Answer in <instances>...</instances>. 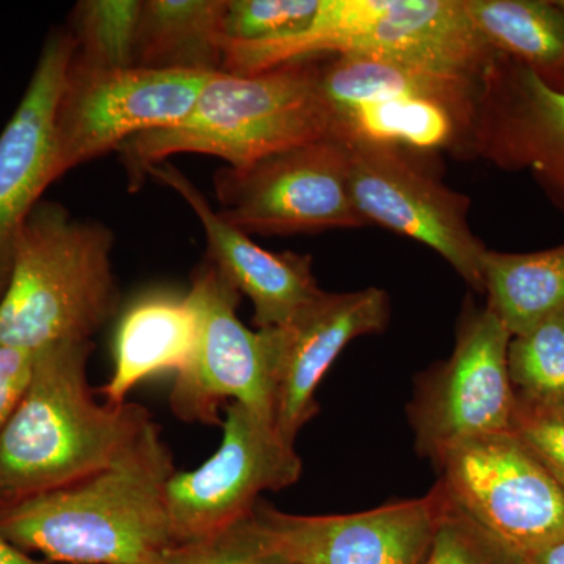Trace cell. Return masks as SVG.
Returning <instances> with one entry per match:
<instances>
[{"label":"cell","mask_w":564,"mask_h":564,"mask_svg":"<svg viewBox=\"0 0 564 564\" xmlns=\"http://www.w3.org/2000/svg\"><path fill=\"white\" fill-rule=\"evenodd\" d=\"M93 348L69 340L35 351L31 386L0 429V511L113 466L155 425L141 404L96 402Z\"/></svg>","instance_id":"6da1fadb"},{"label":"cell","mask_w":564,"mask_h":564,"mask_svg":"<svg viewBox=\"0 0 564 564\" xmlns=\"http://www.w3.org/2000/svg\"><path fill=\"white\" fill-rule=\"evenodd\" d=\"M174 473L154 425L113 466L0 511V534L55 564H148L177 545L165 503Z\"/></svg>","instance_id":"7a4b0ae2"},{"label":"cell","mask_w":564,"mask_h":564,"mask_svg":"<svg viewBox=\"0 0 564 564\" xmlns=\"http://www.w3.org/2000/svg\"><path fill=\"white\" fill-rule=\"evenodd\" d=\"M317 58L252 76L212 74L184 120L121 144L129 191L139 192L152 166L182 152L214 155L240 169L274 152L333 139L318 91Z\"/></svg>","instance_id":"3957f363"},{"label":"cell","mask_w":564,"mask_h":564,"mask_svg":"<svg viewBox=\"0 0 564 564\" xmlns=\"http://www.w3.org/2000/svg\"><path fill=\"white\" fill-rule=\"evenodd\" d=\"M113 247V231L102 223L41 199L18 237L0 302V345L36 351L91 340L120 310Z\"/></svg>","instance_id":"277c9868"},{"label":"cell","mask_w":564,"mask_h":564,"mask_svg":"<svg viewBox=\"0 0 564 564\" xmlns=\"http://www.w3.org/2000/svg\"><path fill=\"white\" fill-rule=\"evenodd\" d=\"M478 77L364 55L317 58L333 139L413 158L440 152L469 158Z\"/></svg>","instance_id":"5b68a950"},{"label":"cell","mask_w":564,"mask_h":564,"mask_svg":"<svg viewBox=\"0 0 564 564\" xmlns=\"http://www.w3.org/2000/svg\"><path fill=\"white\" fill-rule=\"evenodd\" d=\"M464 0H322L313 24L265 47L270 65L321 55L388 58L478 77L492 55Z\"/></svg>","instance_id":"8992f818"},{"label":"cell","mask_w":564,"mask_h":564,"mask_svg":"<svg viewBox=\"0 0 564 564\" xmlns=\"http://www.w3.org/2000/svg\"><path fill=\"white\" fill-rule=\"evenodd\" d=\"M511 337L488 306L467 300L451 358L419 377L408 413L415 448L434 466L458 445L513 432L516 395L508 373Z\"/></svg>","instance_id":"52a82bcc"},{"label":"cell","mask_w":564,"mask_h":564,"mask_svg":"<svg viewBox=\"0 0 564 564\" xmlns=\"http://www.w3.org/2000/svg\"><path fill=\"white\" fill-rule=\"evenodd\" d=\"M218 215L262 236L364 228L348 188V147L334 139L274 152L214 176Z\"/></svg>","instance_id":"ba28073f"},{"label":"cell","mask_w":564,"mask_h":564,"mask_svg":"<svg viewBox=\"0 0 564 564\" xmlns=\"http://www.w3.org/2000/svg\"><path fill=\"white\" fill-rule=\"evenodd\" d=\"M221 425L217 454L192 473H174L165 486L177 545L225 532L251 513L263 491H280L302 477V458L272 419L229 402Z\"/></svg>","instance_id":"9c48e42d"},{"label":"cell","mask_w":564,"mask_h":564,"mask_svg":"<svg viewBox=\"0 0 564 564\" xmlns=\"http://www.w3.org/2000/svg\"><path fill=\"white\" fill-rule=\"evenodd\" d=\"M436 467L448 500L516 554L564 536V491L513 432L458 445Z\"/></svg>","instance_id":"30bf717a"},{"label":"cell","mask_w":564,"mask_h":564,"mask_svg":"<svg viewBox=\"0 0 564 564\" xmlns=\"http://www.w3.org/2000/svg\"><path fill=\"white\" fill-rule=\"evenodd\" d=\"M198 317L191 359L170 395L181 421L221 425V404L239 402L273 417V358L265 329L251 332L237 315L242 293L209 261L192 274L187 292Z\"/></svg>","instance_id":"8fae6325"},{"label":"cell","mask_w":564,"mask_h":564,"mask_svg":"<svg viewBox=\"0 0 564 564\" xmlns=\"http://www.w3.org/2000/svg\"><path fill=\"white\" fill-rule=\"evenodd\" d=\"M220 73V70H218ZM215 73L126 68L66 70L55 110V176L95 161L139 133L177 124Z\"/></svg>","instance_id":"7c38bea8"},{"label":"cell","mask_w":564,"mask_h":564,"mask_svg":"<svg viewBox=\"0 0 564 564\" xmlns=\"http://www.w3.org/2000/svg\"><path fill=\"white\" fill-rule=\"evenodd\" d=\"M348 188L362 220L432 248L474 292L484 295L488 248L469 225L470 199L414 162L413 155L370 144L348 147Z\"/></svg>","instance_id":"4fadbf2b"},{"label":"cell","mask_w":564,"mask_h":564,"mask_svg":"<svg viewBox=\"0 0 564 564\" xmlns=\"http://www.w3.org/2000/svg\"><path fill=\"white\" fill-rule=\"evenodd\" d=\"M444 505L440 484L421 499L355 514H289L259 499L248 522L263 544L299 564H422Z\"/></svg>","instance_id":"5bb4252c"},{"label":"cell","mask_w":564,"mask_h":564,"mask_svg":"<svg viewBox=\"0 0 564 564\" xmlns=\"http://www.w3.org/2000/svg\"><path fill=\"white\" fill-rule=\"evenodd\" d=\"M469 158L529 173L564 214V93L494 51L478 77Z\"/></svg>","instance_id":"9a60e30c"},{"label":"cell","mask_w":564,"mask_h":564,"mask_svg":"<svg viewBox=\"0 0 564 564\" xmlns=\"http://www.w3.org/2000/svg\"><path fill=\"white\" fill-rule=\"evenodd\" d=\"M391 322V299L383 289L328 293L302 307L280 328L265 329L273 358L274 429L295 443L318 413L322 378L351 340L383 333Z\"/></svg>","instance_id":"2e32d148"},{"label":"cell","mask_w":564,"mask_h":564,"mask_svg":"<svg viewBox=\"0 0 564 564\" xmlns=\"http://www.w3.org/2000/svg\"><path fill=\"white\" fill-rule=\"evenodd\" d=\"M74 41L54 29L44 41L24 96L0 132V302L9 288L18 237L55 176V110Z\"/></svg>","instance_id":"e0dca14e"},{"label":"cell","mask_w":564,"mask_h":564,"mask_svg":"<svg viewBox=\"0 0 564 564\" xmlns=\"http://www.w3.org/2000/svg\"><path fill=\"white\" fill-rule=\"evenodd\" d=\"M154 177L180 193L198 220L207 240V261L254 306L252 322L259 329L284 326L293 315L323 292L314 276L313 256L263 250L242 229L223 220L188 177L169 162L152 166Z\"/></svg>","instance_id":"ac0fdd59"},{"label":"cell","mask_w":564,"mask_h":564,"mask_svg":"<svg viewBox=\"0 0 564 564\" xmlns=\"http://www.w3.org/2000/svg\"><path fill=\"white\" fill-rule=\"evenodd\" d=\"M198 336V317L187 296L148 293L128 307L115 336L113 375L99 389L104 403L118 406L147 378L181 372Z\"/></svg>","instance_id":"d6986e66"},{"label":"cell","mask_w":564,"mask_h":564,"mask_svg":"<svg viewBox=\"0 0 564 564\" xmlns=\"http://www.w3.org/2000/svg\"><path fill=\"white\" fill-rule=\"evenodd\" d=\"M228 0H143L137 68L218 73Z\"/></svg>","instance_id":"ffe728a7"},{"label":"cell","mask_w":564,"mask_h":564,"mask_svg":"<svg viewBox=\"0 0 564 564\" xmlns=\"http://www.w3.org/2000/svg\"><path fill=\"white\" fill-rule=\"evenodd\" d=\"M464 7L492 51L564 93V0H464Z\"/></svg>","instance_id":"44dd1931"},{"label":"cell","mask_w":564,"mask_h":564,"mask_svg":"<svg viewBox=\"0 0 564 564\" xmlns=\"http://www.w3.org/2000/svg\"><path fill=\"white\" fill-rule=\"evenodd\" d=\"M486 306L519 336L564 313V242L549 250H486L481 259Z\"/></svg>","instance_id":"7402d4cb"},{"label":"cell","mask_w":564,"mask_h":564,"mask_svg":"<svg viewBox=\"0 0 564 564\" xmlns=\"http://www.w3.org/2000/svg\"><path fill=\"white\" fill-rule=\"evenodd\" d=\"M141 0H82L70 14L69 69L82 73L133 68Z\"/></svg>","instance_id":"603a6c76"},{"label":"cell","mask_w":564,"mask_h":564,"mask_svg":"<svg viewBox=\"0 0 564 564\" xmlns=\"http://www.w3.org/2000/svg\"><path fill=\"white\" fill-rule=\"evenodd\" d=\"M508 373L519 403L564 410V313L511 337Z\"/></svg>","instance_id":"cb8c5ba5"},{"label":"cell","mask_w":564,"mask_h":564,"mask_svg":"<svg viewBox=\"0 0 564 564\" xmlns=\"http://www.w3.org/2000/svg\"><path fill=\"white\" fill-rule=\"evenodd\" d=\"M322 0H228L223 44H254L306 31Z\"/></svg>","instance_id":"d4e9b609"},{"label":"cell","mask_w":564,"mask_h":564,"mask_svg":"<svg viewBox=\"0 0 564 564\" xmlns=\"http://www.w3.org/2000/svg\"><path fill=\"white\" fill-rule=\"evenodd\" d=\"M422 564H524V562L521 555L505 547L484 532L445 496L443 518L437 527L432 547Z\"/></svg>","instance_id":"484cf974"},{"label":"cell","mask_w":564,"mask_h":564,"mask_svg":"<svg viewBox=\"0 0 564 564\" xmlns=\"http://www.w3.org/2000/svg\"><path fill=\"white\" fill-rule=\"evenodd\" d=\"M148 564H299L259 540L247 518L209 540L174 545Z\"/></svg>","instance_id":"4316f807"},{"label":"cell","mask_w":564,"mask_h":564,"mask_svg":"<svg viewBox=\"0 0 564 564\" xmlns=\"http://www.w3.org/2000/svg\"><path fill=\"white\" fill-rule=\"evenodd\" d=\"M513 433L564 491V410L529 406L516 400Z\"/></svg>","instance_id":"83f0119b"},{"label":"cell","mask_w":564,"mask_h":564,"mask_svg":"<svg viewBox=\"0 0 564 564\" xmlns=\"http://www.w3.org/2000/svg\"><path fill=\"white\" fill-rule=\"evenodd\" d=\"M35 351L0 345V429L20 406L33 377Z\"/></svg>","instance_id":"f1b7e54d"},{"label":"cell","mask_w":564,"mask_h":564,"mask_svg":"<svg viewBox=\"0 0 564 564\" xmlns=\"http://www.w3.org/2000/svg\"><path fill=\"white\" fill-rule=\"evenodd\" d=\"M521 556L524 564H564V536Z\"/></svg>","instance_id":"f546056e"},{"label":"cell","mask_w":564,"mask_h":564,"mask_svg":"<svg viewBox=\"0 0 564 564\" xmlns=\"http://www.w3.org/2000/svg\"><path fill=\"white\" fill-rule=\"evenodd\" d=\"M0 564H55L47 560L32 558L28 552L10 543L9 540L0 534Z\"/></svg>","instance_id":"4dcf8cb0"}]
</instances>
